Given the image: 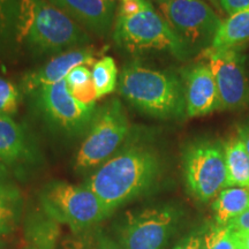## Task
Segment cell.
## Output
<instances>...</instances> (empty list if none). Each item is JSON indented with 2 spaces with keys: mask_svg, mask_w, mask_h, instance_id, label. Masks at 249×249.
<instances>
[{
  "mask_svg": "<svg viewBox=\"0 0 249 249\" xmlns=\"http://www.w3.org/2000/svg\"><path fill=\"white\" fill-rule=\"evenodd\" d=\"M160 171L157 155L143 145H128L103 163L85 186L111 214L127 202L147 193Z\"/></svg>",
  "mask_w": 249,
  "mask_h": 249,
  "instance_id": "cell-1",
  "label": "cell"
},
{
  "mask_svg": "<svg viewBox=\"0 0 249 249\" xmlns=\"http://www.w3.org/2000/svg\"><path fill=\"white\" fill-rule=\"evenodd\" d=\"M18 45H23L33 57H54L91 42L85 28L48 0H18Z\"/></svg>",
  "mask_w": 249,
  "mask_h": 249,
  "instance_id": "cell-2",
  "label": "cell"
},
{
  "mask_svg": "<svg viewBox=\"0 0 249 249\" xmlns=\"http://www.w3.org/2000/svg\"><path fill=\"white\" fill-rule=\"evenodd\" d=\"M118 91L136 110L158 119H174L186 111L183 85L169 71L139 61L126 64L118 80Z\"/></svg>",
  "mask_w": 249,
  "mask_h": 249,
  "instance_id": "cell-3",
  "label": "cell"
},
{
  "mask_svg": "<svg viewBox=\"0 0 249 249\" xmlns=\"http://www.w3.org/2000/svg\"><path fill=\"white\" fill-rule=\"evenodd\" d=\"M31 107L46 127L68 139L81 138L88 132L96 104H83L73 97L66 80L43 87L28 95Z\"/></svg>",
  "mask_w": 249,
  "mask_h": 249,
  "instance_id": "cell-4",
  "label": "cell"
},
{
  "mask_svg": "<svg viewBox=\"0 0 249 249\" xmlns=\"http://www.w3.org/2000/svg\"><path fill=\"white\" fill-rule=\"evenodd\" d=\"M126 108L119 98H112L97 107L86 138L75 157V169L86 171L101 166L116 154L130 134Z\"/></svg>",
  "mask_w": 249,
  "mask_h": 249,
  "instance_id": "cell-5",
  "label": "cell"
},
{
  "mask_svg": "<svg viewBox=\"0 0 249 249\" xmlns=\"http://www.w3.org/2000/svg\"><path fill=\"white\" fill-rule=\"evenodd\" d=\"M39 201L45 213L79 233L98 225L110 214L99 198L88 187L66 181H50L39 193Z\"/></svg>",
  "mask_w": 249,
  "mask_h": 249,
  "instance_id": "cell-6",
  "label": "cell"
},
{
  "mask_svg": "<svg viewBox=\"0 0 249 249\" xmlns=\"http://www.w3.org/2000/svg\"><path fill=\"white\" fill-rule=\"evenodd\" d=\"M113 39L118 48L133 55L149 51H169L179 59L188 55L178 36L150 1L134 17H117Z\"/></svg>",
  "mask_w": 249,
  "mask_h": 249,
  "instance_id": "cell-7",
  "label": "cell"
},
{
  "mask_svg": "<svg viewBox=\"0 0 249 249\" xmlns=\"http://www.w3.org/2000/svg\"><path fill=\"white\" fill-rule=\"evenodd\" d=\"M163 17L185 46L187 54L203 52L213 45L222 20L203 0L160 1Z\"/></svg>",
  "mask_w": 249,
  "mask_h": 249,
  "instance_id": "cell-8",
  "label": "cell"
},
{
  "mask_svg": "<svg viewBox=\"0 0 249 249\" xmlns=\"http://www.w3.org/2000/svg\"><path fill=\"white\" fill-rule=\"evenodd\" d=\"M186 185L195 198L209 202L226 188L227 172L224 144L211 140H197L183 154Z\"/></svg>",
  "mask_w": 249,
  "mask_h": 249,
  "instance_id": "cell-9",
  "label": "cell"
},
{
  "mask_svg": "<svg viewBox=\"0 0 249 249\" xmlns=\"http://www.w3.org/2000/svg\"><path fill=\"white\" fill-rule=\"evenodd\" d=\"M202 54L213 74L222 110L236 111L247 107L249 76L246 71V57L239 48H209Z\"/></svg>",
  "mask_w": 249,
  "mask_h": 249,
  "instance_id": "cell-10",
  "label": "cell"
},
{
  "mask_svg": "<svg viewBox=\"0 0 249 249\" xmlns=\"http://www.w3.org/2000/svg\"><path fill=\"white\" fill-rule=\"evenodd\" d=\"M178 213L172 207L149 208L128 213L119 229L123 249H163L172 234Z\"/></svg>",
  "mask_w": 249,
  "mask_h": 249,
  "instance_id": "cell-11",
  "label": "cell"
},
{
  "mask_svg": "<svg viewBox=\"0 0 249 249\" xmlns=\"http://www.w3.org/2000/svg\"><path fill=\"white\" fill-rule=\"evenodd\" d=\"M182 79L187 116L202 117L222 110L216 81L209 65L205 62L193 65L183 71Z\"/></svg>",
  "mask_w": 249,
  "mask_h": 249,
  "instance_id": "cell-12",
  "label": "cell"
},
{
  "mask_svg": "<svg viewBox=\"0 0 249 249\" xmlns=\"http://www.w3.org/2000/svg\"><path fill=\"white\" fill-rule=\"evenodd\" d=\"M96 50L92 46H82L68 50L50 59L36 70L28 71L22 76L20 88L23 93L29 95L43 87L54 85L66 79L67 74L81 65H91L95 61Z\"/></svg>",
  "mask_w": 249,
  "mask_h": 249,
  "instance_id": "cell-13",
  "label": "cell"
},
{
  "mask_svg": "<svg viewBox=\"0 0 249 249\" xmlns=\"http://www.w3.org/2000/svg\"><path fill=\"white\" fill-rule=\"evenodd\" d=\"M85 29L104 36L114 18L112 0H48Z\"/></svg>",
  "mask_w": 249,
  "mask_h": 249,
  "instance_id": "cell-14",
  "label": "cell"
},
{
  "mask_svg": "<svg viewBox=\"0 0 249 249\" xmlns=\"http://www.w3.org/2000/svg\"><path fill=\"white\" fill-rule=\"evenodd\" d=\"M36 155V145L28 130L11 117L0 116V163H29L35 160Z\"/></svg>",
  "mask_w": 249,
  "mask_h": 249,
  "instance_id": "cell-15",
  "label": "cell"
},
{
  "mask_svg": "<svg viewBox=\"0 0 249 249\" xmlns=\"http://www.w3.org/2000/svg\"><path fill=\"white\" fill-rule=\"evenodd\" d=\"M249 40V7L240 9L222 21L210 48L235 49Z\"/></svg>",
  "mask_w": 249,
  "mask_h": 249,
  "instance_id": "cell-16",
  "label": "cell"
},
{
  "mask_svg": "<svg viewBox=\"0 0 249 249\" xmlns=\"http://www.w3.org/2000/svg\"><path fill=\"white\" fill-rule=\"evenodd\" d=\"M227 172V187L249 189V156L239 136L224 144Z\"/></svg>",
  "mask_w": 249,
  "mask_h": 249,
  "instance_id": "cell-17",
  "label": "cell"
},
{
  "mask_svg": "<svg viewBox=\"0 0 249 249\" xmlns=\"http://www.w3.org/2000/svg\"><path fill=\"white\" fill-rule=\"evenodd\" d=\"M218 226H226L233 218L249 209V189L229 187L217 195L213 204Z\"/></svg>",
  "mask_w": 249,
  "mask_h": 249,
  "instance_id": "cell-18",
  "label": "cell"
},
{
  "mask_svg": "<svg viewBox=\"0 0 249 249\" xmlns=\"http://www.w3.org/2000/svg\"><path fill=\"white\" fill-rule=\"evenodd\" d=\"M18 0H0V59L9 58L18 52Z\"/></svg>",
  "mask_w": 249,
  "mask_h": 249,
  "instance_id": "cell-19",
  "label": "cell"
},
{
  "mask_svg": "<svg viewBox=\"0 0 249 249\" xmlns=\"http://www.w3.org/2000/svg\"><path fill=\"white\" fill-rule=\"evenodd\" d=\"M22 209V198L17 187L0 182V235L8 234L18 225Z\"/></svg>",
  "mask_w": 249,
  "mask_h": 249,
  "instance_id": "cell-20",
  "label": "cell"
},
{
  "mask_svg": "<svg viewBox=\"0 0 249 249\" xmlns=\"http://www.w3.org/2000/svg\"><path fill=\"white\" fill-rule=\"evenodd\" d=\"M62 249H123V247L102 229L95 226L79 233H73L62 242Z\"/></svg>",
  "mask_w": 249,
  "mask_h": 249,
  "instance_id": "cell-21",
  "label": "cell"
},
{
  "mask_svg": "<svg viewBox=\"0 0 249 249\" xmlns=\"http://www.w3.org/2000/svg\"><path fill=\"white\" fill-rule=\"evenodd\" d=\"M92 82L97 98L113 92L118 86V68L112 57H103L93 64Z\"/></svg>",
  "mask_w": 249,
  "mask_h": 249,
  "instance_id": "cell-22",
  "label": "cell"
},
{
  "mask_svg": "<svg viewBox=\"0 0 249 249\" xmlns=\"http://www.w3.org/2000/svg\"><path fill=\"white\" fill-rule=\"evenodd\" d=\"M20 101V89L12 81L0 77V116L11 117L17 113Z\"/></svg>",
  "mask_w": 249,
  "mask_h": 249,
  "instance_id": "cell-23",
  "label": "cell"
},
{
  "mask_svg": "<svg viewBox=\"0 0 249 249\" xmlns=\"http://www.w3.org/2000/svg\"><path fill=\"white\" fill-rule=\"evenodd\" d=\"M204 249H236L232 232L226 226L214 224L203 235Z\"/></svg>",
  "mask_w": 249,
  "mask_h": 249,
  "instance_id": "cell-24",
  "label": "cell"
},
{
  "mask_svg": "<svg viewBox=\"0 0 249 249\" xmlns=\"http://www.w3.org/2000/svg\"><path fill=\"white\" fill-rule=\"evenodd\" d=\"M66 82L70 90L83 88L92 82V73L87 65H81L73 68L66 76Z\"/></svg>",
  "mask_w": 249,
  "mask_h": 249,
  "instance_id": "cell-25",
  "label": "cell"
},
{
  "mask_svg": "<svg viewBox=\"0 0 249 249\" xmlns=\"http://www.w3.org/2000/svg\"><path fill=\"white\" fill-rule=\"evenodd\" d=\"M149 4L148 0H124L121 2L118 17L129 18L139 14Z\"/></svg>",
  "mask_w": 249,
  "mask_h": 249,
  "instance_id": "cell-26",
  "label": "cell"
},
{
  "mask_svg": "<svg viewBox=\"0 0 249 249\" xmlns=\"http://www.w3.org/2000/svg\"><path fill=\"white\" fill-rule=\"evenodd\" d=\"M226 227L232 232H249V209L233 218Z\"/></svg>",
  "mask_w": 249,
  "mask_h": 249,
  "instance_id": "cell-27",
  "label": "cell"
},
{
  "mask_svg": "<svg viewBox=\"0 0 249 249\" xmlns=\"http://www.w3.org/2000/svg\"><path fill=\"white\" fill-rule=\"evenodd\" d=\"M174 249H204L203 236L198 234L188 235L185 240L177 245Z\"/></svg>",
  "mask_w": 249,
  "mask_h": 249,
  "instance_id": "cell-28",
  "label": "cell"
},
{
  "mask_svg": "<svg viewBox=\"0 0 249 249\" xmlns=\"http://www.w3.org/2000/svg\"><path fill=\"white\" fill-rule=\"evenodd\" d=\"M227 14L235 13L240 9L249 7V0H218Z\"/></svg>",
  "mask_w": 249,
  "mask_h": 249,
  "instance_id": "cell-29",
  "label": "cell"
},
{
  "mask_svg": "<svg viewBox=\"0 0 249 249\" xmlns=\"http://www.w3.org/2000/svg\"><path fill=\"white\" fill-rule=\"evenodd\" d=\"M232 236L236 249H249V232H232Z\"/></svg>",
  "mask_w": 249,
  "mask_h": 249,
  "instance_id": "cell-30",
  "label": "cell"
},
{
  "mask_svg": "<svg viewBox=\"0 0 249 249\" xmlns=\"http://www.w3.org/2000/svg\"><path fill=\"white\" fill-rule=\"evenodd\" d=\"M238 136L244 142L246 150L249 156V123L241 124L238 127Z\"/></svg>",
  "mask_w": 249,
  "mask_h": 249,
  "instance_id": "cell-31",
  "label": "cell"
},
{
  "mask_svg": "<svg viewBox=\"0 0 249 249\" xmlns=\"http://www.w3.org/2000/svg\"><path fill=\"white\" fill-rule=\"evenodd\" d=\"M6 178H7V169L4 164L0 163V182L6 181Z\"/></svg>",
  "mask_w": 249,
  "mask_h": 249,
  "instance_id": "cell-32",
  "label": "cell"
},
{
  "mask_svg": "<svg viewBox=\"0 0 249 249\" xmlns=\"http://www.w3.org/2000/svg\"><path fill=\"white\" fill-rule=\"evenodd\" d=\"M0 249H4V248H2V245H1V242H0Z\"/></svg>",
  "mask_w": 249,
  "mask_h": 249,
  "instance_id": "cell-33",
  "label": "cell"
},
{
  "mask_svg": "<svg viewBox=\"0 0 249 249\" xmlns=\"http://www.w3.org/2000/svg\"><path fill=\"white\" fill-rule=\"evenodd\" d=\"M160 1H165V0H158V2H160Z\"/></svg>",
  "mask_w": 249,
  "mask_h": 249,
  "instance_id": "cell-34",
  "label": "cell"
},
{
  "mask_svg": "<svg viewBox=\"0 0 249 249\" xmlns=\"http://www.w3.org/2000/svg\"><path fill=\"white\" fill-rule=\"evenodd\" d=\"M27 249H33V248H27Z\"/></svg>",
  "mask_w": 249,
  "mask_h": 249,
  "instance_id": "cell-35",
  "label": "cell"
},
{
  "mask_svg": "<svg viewBox=\"0 0 249 249\" xmlns=\"http://www.w3.org/2000/svg\"><path fill=\"white\" fill-rule=\"evenodd\" d=\"M123 1H124V0H123Z\"/></svg>",
  "mask_w": 249,
  "mask_h": 249,
  "instance_id": "cell-36",
  "label": "cell"
}]
</instances>
